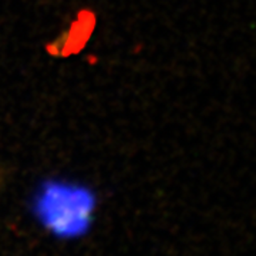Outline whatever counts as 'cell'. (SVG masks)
Returning <instances> with one entry per match:
<instances>
[{
  "mask_svg": "<svg viewBox=\"0 0 256 256\" xmlns=\"http://www.w3.org/2000/svg\"><path fill=\"white\" fill-rule=\"evenodd\" d=\"M40 208L48 225L57 230L72 232L73 229L78 230L87 220L92 200L88 194L78 190L73 191L70 188L53 186L43 196Z\"/></svg>",
  "mask_w": 256,
  "mask_h": 256,
  "instance_id": "obj_1",
  "label": "cell"
}]
</instances>
